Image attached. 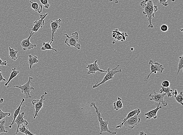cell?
I'll list each match as a JSON object with an SVG mask.
<instances>
[{
    "label": "cell",
    "instance_id": "7402d4cb",
    "mask_svg": "<svg viewBox=\"0 0 183 135\" xmlns=\"http://www.w3.org/2000/svg\"><path fill=\"white\" fill-rule=\"evenodd\" d=\"M160 93H164L166 94V96H168V97H172V93L173 92V90L169 88V87H164L161 86L160 87Z\"/></svg>",
    "mask_w": 183,
    "mask_h": 135
},
{
    "label": "cell",
    "instance_id": "60d3db41",
    "mask_svg": "<svg viewBox=\"0 0 183 135\" xmlns=\"http://www.w3.org/2000/svg\"><path fill=\"white\" fill-rule=\"evenodd\" d=\"M148 1V0H145V1H146V2H147V1Z\"/></svg>",
    "mask_w": 183,
    "mask_h": 135
},
{
    "label": "cell",
    "instance_id": "4316f807",
    "mask_svg": "<svg viewBox=\"0 0 183 135\" xmlns=\"http://www.w3.org/2000/svg\"><path fill=\"white\" fill-rule=\"evenodd\" d=\"M175 98V100L178 103L181 105H183V93L182 92H181Z\"/></svg>",
    "mask_w": 183,
    "mask_h": 135
},
{
    "label": "cell",
    "instance_id": "cb8c5ba5",
    "mask_svg": "<svg viewBox=\"0 0 183 135\" xmlns=\"http://www.w3.org/2000/svg\"><path fill=\"white\" fill-rule=\"evenodd\" d=\"M9 57L11 60H16L18 59L17 55L18 51L15 50L13 48H11L10 47H9Z\"/></svg>",
    "mask_w": 183,
    "mask_h": 135
},
{
    "label": "cell",
    "instance_id": "8fae6325",
    "mask_svg": "<svg viewBox=\"0 0 183 135\" xmlns=\"http://www.w3.org/2000/svg\"><path fill=\"white\" fill-rule=\"evenodd\" d=\"M98 60H95V62L93 63H90V64H88L85 62V63H87V66L86 68L88 69L87 73L91 75V74H94L96 72H107V71L103 70L101 69L100 68V67L98 65L97 63Z\"/></svg>",
    "mask_w": 183,
    "mask_h": 135
},
{
    "label": "cell",
    "instance_id": "603a6c76",
    "mask_svg": "<svg viewBox=\"0 0 183 135\" xmlns=\"http://www.w3.org/2000/svg\"><path fill=\"white\" fill-rule=\"evenodd\" d=\"M19 73H20V71L16 69L15 68L12 69V72L11 75H10V78H9L7 82H6L5 84H4V85L5 86H7L8 85V84H9L10 81H11L12 80H13V78H15V77L17 76V75H18Z\"/></svg>",
    "mask_w": 183,
    "mask_h": 135
},
{
    "label": "cell",
    "instance_id": "ba28073f",
    "mask_svg": "<svg viewBox=\"0 0 183 135\" xmlns=\"http://www.w3.org/2000/svg\"><path fill=\"white\" fill-rule=\"evenodd\" d=\"M153 61L151 60H150L149 62V64L150 65V70L151 72L149 75L144 78V81H147L149 79L150 75L153 73L157 74V72L161 73L163 72L164 68L163 67V65L160 64L158 62H155V64H153Z\"/></svg>",
    "mask_w": 183,
    "mask_h": 135
},
{
    "label": "cell",
    "instance_id": "d4e9b609",
    "mask_svg": "<svg viewBox=\"0 0 183 135\" xmlns=\"http://www.w3.org/2000/svg\"><path fill=\"white\" fill-rule=\"evenodd\" d=\"M122 99L121 98L118 97L117 102H114L113 109L116 111H118L119 109L123 108L122 102H121Z\"/></svg>",
    "mask_w": 183,
    "mask_h": 135
},
{
    "label": "cell",
    "instance_id": "f546056e",
    "mask_svg": "<svg viewBox=\"0 0 183 135\" xmlns=\"http://www.w3.org/2000/svg\"><path fill=\"white\" fill-rule=\"evenodd\" d=\"M11 115V113L4 112H2L1 109H0V121L6 117H10Z\"/></svg>",
    "mask_w": 183,
    "mask_h": 135
},
{
    "label": "cell",
    "instance_id": "30bf717a",
    "mask_svg": "<svg viewBox=\"0 0 183 135\" xmlns=\"http://www.w3.org/2000/svg\"><path fill=\"white\" fill-rule=\"evenodd\" d=\"M48 15V13L40 15V20H35L33 23V27L31 29V31L36 33L39 30L42 28L45 25V19Z\"/></svg>",
    "mask_w": 183,
    "mask_h": 135
},
{
    "label": "cell",
    "instance_id": "e575fe53",
    "mask_svg": "<svg viewBox=\"0 0 183 135\" xmlns=\"http://www.w3.org/2000/svg\"><path fill=\"white\" fill-rule=\"evenodd\" d=\"M1 81H6V80L2 76V71L0 70V82Z\"/></svg>",
    "mask_w": 183,
    "mask_h": 135
},
{
    "label": "cell",
    "instance_id": "8d00e7d4",
    "mask_svg": "<svg viewBox=\"0 0 183 135\" xmlns=\"http://www.w3.org/2000/svg\"><path fill=\"white\" fill-rule=\"evenodd\" d=\"M172 96H174V98L176 97V96H177L178 95L177 90L176 89H175V91H174V92H172Z\"/></svg>",
    "mask_w": 183,
    "mask_h": 135
},
{
    "label": "cell",
    "instance_id": "7a4b0ae2",
    "mask_svg": "<svg viewBox=\"0 0 183 135\" xmlns=\"http://www.w3.org/2000/svg\"><path fill=\"white\" fill-rule=\"evenodd\" d=\"M91 107H93L95 108V112L97 115L98 121H99L100 127V134H102L103 133L107 132L113 135H115L117 134V133L116 132H112L109 130L108 128V125L109 124V122L108 121H104L103 119L101 117V114L100 112L99 108L96 106V104L94 102H92L90 104Z\"/></svg>",
    "mask_w": 183,
    "mask_h": 135
},
{
    "label": "cell",
    "instance_id": "5bb4252c",
    "mask_svg": "<svg viewBox=\"0 0 183 135\" xmlns=\"http://www.w3.org/2000/svg\"><path fill=\"white\" fill-rule=\"evenodd\" d=\"M113 38L117 41H126V37H128L126 32H120L117 29H115L112 31Z\"/></svg>",
    "mask_w": 183,
    "mask_h": 135
},
{
    "label": "cell",
    "instance_id": "1f68e13d",
    "mask_svg": "<svg viewBox=\"0 0 183 135\" xmlns=\"http://www.w3.org/2000/svg\"><path fill=\"white\" fill-rule=\"evenodd\" d=\"M159 1L160 4H162L165 7H167L168 6V2H169V1H171L172 2H174V1H175V0H159Z\"/></svg>",
    "mask_w": 183,
    "mask_h": 135
},
{
    "label": "cell",
    "instance_id": "277c9868",
    "mask_svg": "<svg viewBox=\"0 0 183 135\" xmlns=\"http://www.w3.org/2000/svg\"><path fill=\"white\" fill-rule=\"evenodd\" d=\"M64 35L66 37L65 43L68 47H75L79 50L81 49V45L78 43L79 35L78 32L71 34V36H69L67 34H64Z\"/></svg>",
    "mask_w": 183,
    "mask_h": 135
},
{
    "label": "cell",
    "instance_id": "74e56055",
    "mask_svg": "<svg viewBox=\"0 0 183 135\" xmlns=\"http://www.w3.org/2000/svg\"><path fill=\"white\" fill-rule=\"evenodd\" d=\"M110 2H112L113 1H114L115 4L118 3V0H109Z\"/></svg>",
    "mask_w": 183,
    "mask_h": 135
},
{
    "label": "cell",
    "instance_id": "9a60e30c",
    "mask_svg": "<svg viewBox=\"0 0 183 135\" xmlns=\"http://www.w3.org/2000/svg\"><path fill=\"white\" fill-rule=\"evenodd\" d=\"M62 21L60 18L55 21L51 20L50 21V26H51L52 30V39L51 41L54 40V35L55 32L58 30L59 28H61V22Z\"/></svg>",
    "mask_w": 183,
    "mask_h": 135
},
{
    "label": "cell",
    "instance_id": "ab89813d",
    "mask_svg": "<svg viewBox=\"0 0 183 135\" xmlns=\"http://www.w3.org/2000/svg\"><path fill=\"white\" fill-rule=\"evenodd\" d=\"M147 135V133H144L143 132H141L140 133H139V135Z\"/></svg>",
    "mask_w": 183,
    "mask_h": 135
},
{
    "label": "cell",
    "instance_id": "ffe728a7",
    "mask_svg": "<svg viewBox=\"0 0 183 135\" xmlns=\"http://www.w3.org/2000/svg\"><path fill=\"white\" fill-rule=\"evenodd\" d=\"M28 63L29 65V68L30 69H32V66L34 64L38 63L39 61L38 60V57L36 55L32 56L30 54L28 55Z\"/></svg>",
    "mask_w": 183,
    "mask_h": 135
},
{
    "label": "cell",
    "instance_id": "9c48e42d",
    "mask_svg": "<svg viewBox=\"0 0 183 135\" xmlns=\"http://www.w3.org/2000/svg\"><path fill=\"white\" fill-rule=\"evenodd\" d=\"M140 121V118L138 117V115H135L125 121L123 124V126L130 129H133L139 124Z\"/></svg>",
    "mask_w": 183,
    "mask_h": 135
},
{
    "label": "cell",
    "instance_id": "5b68a950",
    "mask_svg": "<svg viewBox=\"0 0 183 135\" xmlns=\"http://www.w3.org/2000/svg\"><path fill=\"white\" fill-rule=\"evenodd\" d=\"M33 79V78L31 77H29V80L27 82L22 86L15 85L14 86V88H20L21 91V92L25 95L26 98H31L32 96H31L30 92L32 90H34V88L31 85L32 84L31 81Z\"/></svg>",
    "mask_w": 183,
    "mask_h": 135
},
{
    "label": "cell",
    "instance_id": "ac0fdd59",
    "mask_svg": "<svg viewBox=\"0 0 183 135\" xmlns=\"http://www.w3.org/2000/svg\"><path fill=\"white\" fill-rule=\"evenodd\" d=\"M25 101V99L22 98V100L20 104V106H19V107L17 108V109H16L15 110V112H14V114L12 116L13 118V120L12 121V123L11 125L9 126H8V127H6V128H11L12 127V126L13 124H14V121L15 120L16 118H17L18 115H19V114L21 110L22 109L23 107L26 106H23V107H22V105H23V102Z\"/></svg>",
    "mask_w": 183,
    "mask_h": 135
},
{
    "label": "cell",
    "instance_id": "f35d334b",
    "mask_svg": "<svg viewBox=\"0 0 183 135\" xmlns=\"http://www.w3.org/2000/svg\"><path fill=\"white\" fill-rule=\"evenodd\" d=\"M4 102V99L3 98H1L0 99V104H2Z\"/></svg>",
    "mask_w": 183,
    "mask_h": 135
},
{
    "label": "cell",
    "instance_id": "f1b7e54d",
    "mask_svg": "<svg viewBox=\"0 0 183 135\" xmlns=\"http://www.w3.org/2000/svg\"><path fill=\"white\" fill-rule=\"evenodd\" d=\"M179 60L178 62V66L177 72V75H178L179 74L180 71L181 70L183 69V56H180L179 57Z\"/></svg>",
    "mask_w": 183,
    "mask_h": 135
},
{
    "label": "cell",
    "instance_id": "8992f818",
    "mask_svg": "<svg viewBox=\"0 0 183 135\" xmlns=\"http://www.w3.org/2000/svg\"><path fill=\"white\" fill-rule=\"evenodd\" d=\"M47 94V92L45 91L41 96L40 99H36V100H33L32 101V104L35 109V113L33 115L34 119H35L36 117H38L40 118L39 115H38V113L44 106V102L45 100V96Z\"/></svg>",
    "mask_w": 183,
    "mask_h": 135
},
{
    "label": "cell",
    "instance_id": "6da1fadb",
    "mask_svg": "<svg viewBox=\"0 0 183 135\" xmlns=\"http://www.w3.org/2000/svg\"><path fill=\"white\" fill-rule=\"evenodd\" d=\"M140 6L143 9V13L147 18L148 22V27L153 28L154 26L152 23V19L155 17V13L158 10L157 6L155 5L152 0H148L147 2L145 1H141Z\"/></svg>",
    "mask_w": 183,
    "mask_h": 135
},
{
    "label": "cell",
    "instance_id": "e0dca14e",
    "mask_svg": "<svg viewBox=\"0 0 183 135\" xmlns=\"http://www.w3.org/2000/svg\"><path fill=\"white\" fill-rule=\"evenodd\" d=\"M140 109H139V108H137V109L134 110H132L131 112H129V113L128 114V115L126 116V118L123 120L122 122L120 123L119 125H117V127H116V128H121V127H122L123 124L125 121H127L128 119L131 118V117L134 116L135 115H139V114L140 113Z\"/></svg>",
    "mask_w": 183,
    "mask_h": 135
},
{
    "label": "cell",
    "instance_id": "3957f363",
    "mask_svg": "<svg viewBox=\"0 0 183 135\" xmlns=\"http://www.w3.org/2000/svg\"><path fill=\"white\" fill-rule=\"evenodd\" d=\"M119 66V65H117V66L116 67L112 69H110V68H108V70H107L106 75H105L103 79L101 82L98 83L97 80L96 79V83L94 85H93V87H92L93 88H97V87H99V86L102 85V84H104L107 81L113 79L114 78V75L116 74L121 72H122L121 69L117 70V68H118Z\"/></svg>",
    "mask_w": 183,
    "mask_h": 135
},
{
    "label": "cell",
    "instance_id": "44dd1931",
    "mask_svg": "<svg viewBox=\"0 0 183 135\" xmlns=\"http://www.w3.org/2000/svg\"><path fill=\"white\" fill-rule=\"evenodd\" d=\"M53 43V41H51L50 42H43V47H41V50L42 51H45L46 50H53L54 51L56 52H57V50L53 48L52 47L51 44Z\"/></svg>",
    "mask_w": 183,
    "mask_h": 135
},
{
    "label": "cell",
    "instance_id": "d6a6232c",
    "mask_svg": "<svg viewBox=\"0 0 183 135\" xmlns=\"http://www.w3.org/2000/svg\"><path fill=\"white\" fill-rule=\"evenodd\" d=\"M170 85V82L168 80H164L162 83V86L164 87H169Z\"/></svg>",
    "mask_w": 183,
    "mask_h": 135
},
{
    "label": "cell",
    "instance_id": "52a82bcc",
    "mask_svg": "<svg viewBox=\"0 0 183 135\" xmlns=\"http://www.w3.org/2000/svg\"><path fill=\"white\" fill-rule=\"evenodd\" d=\"M166 96V93H157L154 90V93H150L148 97L150 98V100L156 102L157 104L159 103L162 104L164 107H166L168 104V102L164 100V98Z\"/></svg>",
    "mask_w": 183,
    "mask_h": 135
},
{
    "label": "cell",
    "instance_id": "4fadbf2b",
    "mask_svg": "<svg viewBox=\"0 0 183 135\" xmlns=\"http://www.w3.org/2000/svg\"><path fill=\"white\" fill-rule=\"evenodd\" d=\"M25 117V112H20L18 115L17 118H16L15 120L14 121V123H16L17 125V131L15 133V134H17L18 133V130L20 126L22 124H24L25 125H27L29 124L28 121L25 120L24 118Z\"/></svg>",
    "mask_w": 183,
    "mask_h": 135
},
{
    "label": "cell",
    "instance_id": "484cf974",
    "mask_svg": "<svg viewBox=\"0 0 183 135\" xmlns=\"http://www.w3.org/2000/svg\"><path fill=\"white\" fill-rule=\"evenodd\" d=\"M22 127H19L18 130L19 132H20L21 133L26 135H36V134L31 133L28 129L26 128V125H24L22 124Z\"/></svg>",
    "mask_w": 183,
    "mask_h": 135
},
{
    "label": "cell",
    "instance_id": "83f0119b",
    "mask_svg": "<svg viewBox=\"0 0 183 135\" xmlns=\"http://www.w3.org/2000/svg\"><path fill=\"white\" fill-rule=\"evenodd\" d=\"M5 123V119L4 118L2 121L0 122V133H7L8 131L6 130V127L4 126Z\"/></svg>",
    "mask_w": 183,
    "mask_h": 135
},
{
    "label": "cell",
    "instance_id": "836d02e7",
    "mask_svg": "<svg viewBox=\"0 0 183 135\" xmlns=\"http://www.w3.org/2000/svg\"><path fill=\"white\" fill-rule=\"evenodd\" d=\"M160 30L163 32H166L168 30V27L166 25H163L160 27Z\"/></svg>",
    "mask_w": 183,
    "mask_h": 135
},
{
    "label": "cell",
    "instance_id": "2e32d148",
    "mask_svg": "<svg viewBox=\"0 0 183 135\" xmlns=\"http://www.w3.org/2000/svg\"><path fill=\"white\" fill-rule=\"evenodd\" d=\"M160 104L159 103L157 104V106L155 109L150 111V112H146L145 115L146 116V119L150 120L153 118L154 119H156L157 118V113L159 110L162 108V106H160Z\"/></svg>",
    "mask_w": 183,
    "mask_h": 135
},
{
    "label": "cell",
    "instance_id": "7c38bea8",
    "mask_svg": "<svg viewBox=\"0 0 183 135\" xmlns=\"http://www.w3.org/2000/svg\"><path fill=\"white\" fill-rule=\"evenodd\" d=\"M35 33V32L31 31L30 35L28 38L23 40L21 43L20 45L24 51L27 50L32 49L34 47H36V44H34L30 42V39Z\"/></svg>",
    "mask_w": 183,
    "mask_h": 135
},
{
    "label": "cell",
    "instance_id": "d6986e66",
    "mask_svg": "<svg viewBox=\"0 0 183 135\" xmlns=\"http://www.w3.org/2000/svg\"><path fill=\"white\" fill-rule=\"evenodd\" d=\"M29 2L31 4V7L34 11L37 12L38 13H41L42 12L43 6L42 4H39L37 2H32L31 1H29Z\"/></svg>",
    "mask_w": 183,
    "mask_h": 135
},
{
    "label": "cell",
    "instance_id": "d590c367",
    "mask_svg": "<svg viewBox=\"0 0 183 135\" xmlns=\"http://www.w3.org/2000/svg\"><path fill=\"white\" fill-rule=\"evenodd\" d=\"M7 62L6 61H3L0 58V66H6L7 65Z\"/></svg>",
    "mask_w": 183,
    "mask_h": 135
},
{
    "label": "cell",
    "instance_id": "4dcf8cb0",
    "mask_svg": "<svg viewBox=\"0 0 183 135\" xmlns=\"http://www.w3.org/2000/svg\"><path fill=\"white\" fill-rule=\"evenodd\" d=\"M41 4L44 5L45 8L48 9L50 7V5L48 2V0H40Z\"/></svg>",
    "mask_w": 183,
    "mask_h": 135
}]
</instances>
